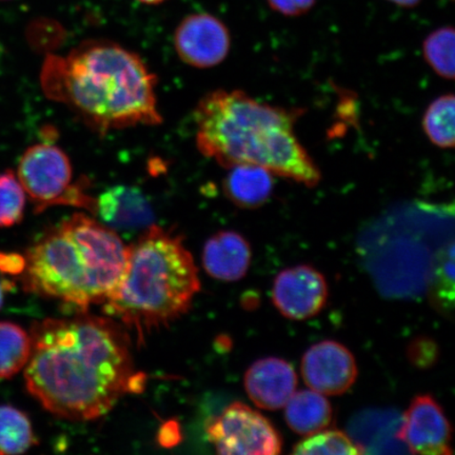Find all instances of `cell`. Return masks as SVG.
Here are the masks:
<instances>
[{"mask_svg":"<svg viewBox=\"0 0 455 455\" xmlns=\"http://www.w3.org/2000/svg\"><path fill=\"white\" fill-rule=\"evenodd\" d=\"M102 224L116 230H134L153 225L149 202L138 188L114 186L96 198V212Z\"/></svg>","mask_w":455,"mask_h":455,"instance_id":"5bb4252c","label":"cell"},{"mask_svg":"<svg viewBox=\"0 0 455 455\" xmlns=\"http://www.w3.org/2000/svg\"><path fill=\"white\" fill-rule=\"evenodd\" d=\"M455 32L452 27H441L431 32L423 43L427 64L437 76L454 78Z\"/></svg>","mask_w":455,"mask_h":455,"instance_id":"44dd1931","label":"cell"},{"mask_svg":"<svg viewBox=\"0 0 455 455\" xmlns=\"http://www.w3.org/2000/svg\"><path fill=\"white\" fill-rule=\"evenodd\" d=\"M138 2L144 4L156 5L167 2V0H138Z\"/></svg>","mask_w":455,"mask_h":455,"instance_id":"f1b7e54d","label":"cell"},{"mask_svg":"<svg viewBox=\"0 0 455 455\" xmlns=\"http://www.w3.org/2000/svg\"><path fill=\"white\" fill-rule=\"evenodd\" d=\"M180 440V431L179 424L176 422H168L164 424L159 431L158 441L162 446L171 447L176 445Z\"/></svg>","mask_w":455,"mask_h":455,"instance_id":"4316f807","label":"cell"},{"mask_svg":"<svg viewBox=\"0 0 455 455\" xmlns=\"http://www.w3.org/2000/svg\"><path fill=\"white\" fill-rule=\"evenodd\" d=\"M397 436L411 453L452 454V427L439 403L429 395L413 398Z\"/></svg>","mask_w":455,"mask_h":455,"instance_id":"9c48e42d","label":"cell"},{"mask_svg":"<svg viewBox=\"0 0 455 455\" xmlns=\"http://www.w3.org/2000/svg\"><path fill=\"white\" fill-rule=\"evenodd\" d=\"M250 243L240 233L220 231L204 243L203 265L204 271L215 280L237 282L247 275L251 264Z\"/></svg>","mask_w":455,"mask_h":455,"instance_id":"4fadbf2b","label":"cell"},{"mask_svg":"<svg viewBox=\"0 0 455 455\" xmlns=\"http://www.w3.org/2000/svg\"><path fill=\"white\" fill-rule=\"evenodd\" d=\"M25 367L28 394L56 417L92 420L119 398L144 388L136 372L126 328L87 312L33 323Z\"/></svg>","mask_w":455,"mask_h":455,"instance_id":"6da1fadb","label":"cell"},{"mask_svg":"<svg viewBox=\"0 0 455 455\" xmlns=\"http://www.w3.org/2000/svg\"><path fill=\"white\" fill-rule=\"evenodd\" d=\"M37 445L30 419L13 406H0V454L25 453Z\"/></svg>","mask_w":455,"mask_h":455,"instance_id":"d6986e66","label":"cell"},{"mask_svg":"<svg viewBox=\"0 0 455 455\" xmlns=\"http://www.w3.org/2000/svg\"><path fill=\"white\" fill-rule=\"evenodd\" d=\"M272 299L277 310L290 320L303 321L315 316L327 304L325 276L307 265L283 270L273 283Z\"/></svg>","mask_w":455,"mask_h":455,"instance_id":"30bf717a","label":"cell"},{"mask_svg":"<svg viewBox=\"0 0 455 455\" xmlns=\"http://www.w3.org/2000/svg\"><path fill=\"white\" fill-rule=\"evenodd\" d=\"M224 192L228 199L243 209H256L269 201L275 179L273 173L256 164H236L228 168Z\"/></svg>","mask_w":455,"mask_h":455,"instance_id":"2e32d148","label":"cell"},{"mask_svg":"<svg viewBox=\"0 0 455 455\" xmlns=\"http://www.w3.org/2000/svg\"><path fill=\"white\" fill-rule=\"evenodd\" d=\"M4 284L0 283V309L4 305Z\"/></svg>","mask_w":455,"mask_h":455,"instance_id":"f546056e","label":"cell"},{"mask_svg":"<svg viewBox=\"0 0 455 455\" xmlns=\"http://www.w3.org/2000/svg\"><path fill=\"white\" fill-rule=\"evenodd\" d=\"M270 9L286 17H299L312 10L317 0H266Z\"/></svg>","mask_w":455,"mask_h":455,"instance_id":"d4e9b609","label":"cell"},{"mask_svg":"<svg viewBox=\"0 0 455 455\" xmlns=\"http://www.w3.org/2000/svg\"><path fill=\"white\" fill-rule=\"evenodd\" d=\"M17 179L36 213L55 206H69L96 212V198L89 183L74 181L73 167L64 150L50 142L28 147L20 157Z\"/></svg>","mask_w":455,"mask_h":455,"instance_id":"8992f818","label":"cell"},{"mask_svg":"<svg viewBox=\"0 0 455 455\" xmlns=\"http://www.w3.org/2000/svg\"><path fill=\"white\" fill-rule=\"evenodd\" d=\"M454 244L443 250L430 284V300L436 310L449 315L453 311L455 295Z\"/></svg>","mask_w":455,"mask_h":455,"instance_id":"7402d4cb","label":"cell"},{"mask_svg":"<svg viewBox=\"0 0 455 455\" xmlns=\"http://www.w3.org/2000/svg\"><path fill=\"white\" fill-rule=\"evenodd\" d=\"M284 406L288 426L300 435L316 434L332 423L331 403L320 392L312 389L294 392Z\"/></svg>","mask_w":455,"mask_h":455,"instance_id":"e0dca14e","label":"cell"},{"mask_svg":"<svg viewBox=\"0 0 455 455\" xmlns=\"http://www.w3.org/2000/svg\"><path fill=\"white\" fill-rule=\"evenodd\" d=\"M30 355V333L15 323L0 322V379L13 378L21 371Z\"/></svg>","mask_w":455,"mask_h":455,"instance_id":"ac0fdd59","label":"cell"},{"mask_svg":"<svg viewBox=\"0 0 455 455\" xmlns=\"http://www.w3.org/2000/svg\"><path fill=\"white\" fill-rule=\"evenodd\" d=\"M199 290L198 269L183 237L152 225L128 246L126 267L104 309L141 345L186 315Z\"/></svg>","mask_w":455,"mask_h":455,"instance_id":"5b68a950","label":"cell"},{"mask_svg":"<svg viewBox=\"0 0 455 455\" xmlns=\"http://www.w3.org/2000/svg\"><path fill=\"white\" fill-rule=\"evenodd\" d=\"M390 4H394L400 8L411 9L417 7V5L422 2V0H387Z\"/></svg>","mask_w":455,"mask_h":455,"instance_id":"83f0119b","label":"cell"},{"mask_svg":"<svg viewBox=\"0 0 455 455\" xmlns=\"http://www.w3.org/2000/svg\"><path fill=\"white\" fill-rule=\"evenodd\" d=\"M401 424L402 419L395 412L370 411L352 420L350 435L363 454L396 453L400 451L395 447H406L397 436Z\"/></svg>","mask_w":455,"mask_h":455,"instance_id":"9a60e30c","label":"cell"},{"mask_svg":"<svg viewBox=\"0 0 455 455\" xmlns=\"http://www.w3.org/2000/svg\"><path fill=\"white\" fill-rule=\"evenodd\" d=\"M305 113L264 104L241 90L212 91L196 108L197 149L226 169L256 164L315 188L322 180L320 167L295 134Z\"/></svg>","mask_w":455,"mask_h":455,"instance_id":"3957f363","label":"cell"},{"mask_svg":"<svg viewBox=\"0 0 455 455\" xmlns=\"http://www.w3.org/2000/svg\"><path fill=\"white\" fill-rule=\"evenodd\" d=\"M206 435L216 452L237 455H275L282 452L283 439L270 420L236 402L210 419Z\"/></svg>","mask_w":455,"mask_h":455,"instance_id":"52a82bcc","label":"cell"},{"mask_svg":"<svg viewBox=\"0 0 455 455\" xmlns=\"http://www.w3.org/2000/svg\"><path fill=\"white\" fill-rule=\"evenodd\" d=\"M176 53L188 66L209 69L223 62L231 49V34L223 21L208 13L185 17L174 33Z\"/></svg>","mask_w":455,"mask_h":455,"instance_id":"ba28073f","label":"cell"},{"mask_svg":"<svg viewBox=\"0 0 455 455\" xmlns=\"http://www.w3.org/2000/svg\"><path fill=\"white\" fill-rule=\"evenodd\" d=\"M41 84L49 100L69 108L101 136L163 123L156 74L140 56L105 39L84 42L66 56L49 54Z\"/></svg>","mask_w":455,"mask_h":455,"instance_id":"7a4b0ae2","label":"cell"},{"mask_svg":"<svg viewBox=\"0 0 455 455\" xmlns=\"http://www.w3.org/2000/svg\"><path fill=\"white\" fill-rule=\"evenodd\" d=\"M26 266L25 255L0 252V272L4 275H20Z\"/></svg>","mask_w":455,"mask_h":455,"instance_id":"484cf974","label":"cell"},{"mask_svg":"<svg viewBox=\"0 0 455 455\" xmlns=\"http://www.w3.org/2000/svg\"><path fill=\"white\" fill-rule=\"evenodd\" d=\"M357 373L354 355L334 340L310 347L301 360L305 383L323 395H344L355 383Z\"/></svg>","mask_w":455,"mask_h":455,"instance_id":"8fae6325","label":"cell"},{"mask_svg":"<svg viewBox=\"0 0 455 455\" xmlns=\"http://www.w3.org/2000/svg\"><path fill=\"white\" fill-rule=\"evenodd\" d=\"M427 138L442 149H451L455 144V99L452 93L443 94L427 108L423 116Z\"/></svg>","mask_w":455,"mask_h":455,"instance_id":"ffe728a7","label":"cell"},{"mask_svg":"<svg viewBox=\"0 0 455 455\" xmlns=\"http://www.w3.org/2000/svg\"><path fill=\"white\" fill-rule=\"evenodd\" d=\"M297 386V373L282 358L259 360L244 374V388L249 397L256 406L266 411H276L286 405Z\"/></svg>","mask_w":455,"mask_h":455,"instance_id":"7c38bea8","label":"cell"},{"mask_svg":"<svg viewBox=\"0 0 455 455\" xmlns=\"http://www.w3.org/2000/svg\"><path fill=\"white\" fill-rule=\"evenodd\" d=\"M294 454H363L348 435L340 430H322L307 435L292 449Z\"/></svg>","mask_w":455,"mask_h":455,"instance_id":"603a6c76","label":"cell"},{"mask_svg":"<svg viewBox=\"0 0 455 455\" xmlns=\"http://www.w3.org/2000/svg\"><path fill=\"white\" fill-rule=\"evenodd\" d=\"M27 196L12 170L0 174V228H10L24 220Z\"/></svg>","mask_w":455,"mask_h":455,"instance_id":"cb8c5ba5","label":"cell"},{"mask_svg":"<svg viewBox=\"0 0 455 455\" xmlns=\"http://www.w3.org/2000/svg\"><path fill=\"white\" fill-rule=\"evenodd\" d=\"M127 255L128 247L116 230L76 213L27 250L20 282L28 293L85 311L109 298L121 280Z\"/></svg>","mask_w":455,"mask_h":455,"instance_id":"277c9868","label":"cell"}]
</instances>
